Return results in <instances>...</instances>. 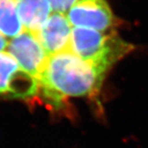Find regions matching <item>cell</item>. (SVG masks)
<instances>
[{
  "label": "cell",
  "mask_w": 148,
  "mask_h": 148,
  "mask_svg": "<svg viewBox=\"0 0 148 148\" xmlns=\"http://www.w3.org/2000/svg\"><path fill=\"white\" fill-rule=\"evenodd\" d=\"M107 71L67 50L47 58L38 79V92L52 109L61 110L70 97H96Z\"/></svg>",
  "instance_id": "6da1fadb"
},
{
  "label": "cell",
  "mask_w": 148,
  "mask_h": 148,
  "mask_svg": "<svg viewBox=\"0 0 148 148\" xmlns=\"http://www.w3.org/2000/svg\"><path fill=\"white\" fill-rule=\"evenodd\" d=\"M133 49V45L122 40L113 31L102 32L77 27H73L71 31L70 51L82 60L107 71Z\"/></svg>",
  "instance_id": "7a4b0ae2"
},
{
  "label": "cell",
  "mask_w": 148,
  "mask_h": 148,
  "mask_svg": "<svg viewBox=\"0 0 148 148\" xmlns=\"http://www.w3.org/2000/svg\"><path fill=\"white\" fill-rule=\"evenodd\" d=\"M38 93V80L21 68L8 53L0 52V97L29 100Z\"/></svg>",
  "instance_id": "3957f363"
},
{
  "label": "cell",
  "mask_w": 148,
  "mask_h": 148,
  "mask_svg": "<svg viewBox=\"0 0 148 148\" xmlns=\"http://www.w3.org/2000/svg\"><path fill=\"white\" fill-rule=\"evenodd\" d=\"M6 53L15 59L24 71L37 80L49 57L35 34L26 29L8 41Z\"/></svg>",
  "instance_id": "277c9868"
},
{
  "label": "cell",
  "mask_w": 148,
  "mask_h": 148,
  "mask_svg": "<svg viewBox=\"0 0 148 148\" xmlns=\"http://www.w3.org/2000/svg\"><path fill=\"white\" fill-rule=\"evenodd\" d=\"M71 26L111 32L115 17L105 0H81L66 14Z\"/></svg>",
  "instance_id": "5b68a950"
},
{
  "label": "cell",
  "mask_w": 148,
  "mask_h": 148,
  "mask_svg": "<svg viewBox=\"0 0 148 148\" xmlns=\"http://www.w3.org/2000/svg\"><path fill=\"white\" fill-rule=\"evenodd\" d=\"M71 24L67 17L53 12L35 34L48 56L70 50Z\"/></svg>",
  "instance_id": "8992f818"
},
{
  "label": "cell",
  "mask_w": 148,
  "mask_h": 148,
  "mask_svg": "<svg viewBox=\"0 0 148 148\" xmlns=\"http://www.w3.org/2000/svg\"><path fill=\"white\" fill-rule=\"evenodd\" d=\"M17 11L24 29L36 33L52 14L47 0H15Z\"/></svg>",
  "instance_id": "52a82bcc"
},
{
  "label": "cell",
  "mask_w": 148,
  "mask_h": 148,
  "mask_svg": "<svg viewBox=\"0 0 148 148\" xmlns=\"http://www.w3.org/2000/svg\"><path fill=\"white\" fill-rule=\"evenodd\" d=\"M23 30L15 0H0V33L13 38Z\"/></svg>",
  "instance_id": "ba28073f"
},
{
  "label": "cell",
  "mask_w": 148,
  "mask_h": 148,
  "mask_svg": "<svg viewBox=\"0 0 148 148\" xmlns=\"http://www.w3.org/2000/svg\"><path fill=\"white\" fill-rule=\"evenodd\" d=\"M49 2L53 12H57L60 14H66L71 7L81 0H47Z\"/></svg>",
  "instance_id": "9c48e42d"
}]
</instances>
